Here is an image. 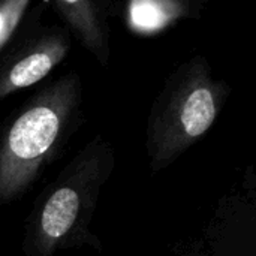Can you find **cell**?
I'll return each mask as SVG.
<instances>
[{
  "label": "cell",
  "mask_w": 256,
  "mask_h": 256,
  "mask_svg": "<svg viewBox=\"0 0 256 256\" xmlns=\"http://www.w3.org/2000/svg\"><path fill=\"white\" fill-rule=\"evenodd\" d=\"M80 78L70 74L44 88L14 122L0 141V201L21 195L58 146L76 111Z\"/></svg>",
  "instance_id": "cell-1"
},
{
  "label": "cell",
  "mask_w": 256,
  "mask_h": 256,
  "mask_svg": "<svg viewBox=\"0 0 256 256\" xmlns=\"http://www.w3.org/2000/svg\"><path fill=\"white\" fill-rule=\"evenodd\" d=\"M224 99V84L213 80L204 58H192L176 70L150 117L152 168H165L196 142L214 123Z\"/></svg>",
  "instance_id": "cell-2"
},
{
  "label": "cell",
  "mask_w": 256,
  "mask_h": 256,
  "mask_svg": "<svg viewBox=\"0 0 256 256\" xmlns=\"http://www.w3.org/2000/svg\"><path fill=\"white\" fill-rule=\"evenodd\" d=\"M100 156L93 147H87L45 198L32 231L34 252L39 256L52 255L64 246L88 218V208L93 207L104 180Z\"/></svg>",
  "instance_id": "cell-3"
},
{
  "label": "cell",
  "mask_w": 256,
  "mask_h": 256,
  "mask_svg": "<svg viewBox=\"0 0 256 256\" xmlns=\"http://www.w3.org/2000/svg\"><path fill=\"white\" fill-rule=\"evenodd\" d=\"M66 34L39 36L0 62V99L44 80L68 54Z\"/></svg>",
  "instance_id": "cell-4"
},
{
  "label": "cell",
  "mask_w": 256,
  "mask_h": 256,
  "mask_svg": "<svg viewBox=\"0 0 256 256\" xmlns=\"http://www.w3.org/2000/svg\"><path fill=\"white\" fill-rule=\"evenodd\" d=\"M60 15L72 26L84 45L96 54V57L105 63L108 57L106 38L104 26L100 22V14L90 2H68L60 0L54 3Z\"/></svg>",
  "instance_id": "cell-5"
},
{
  "label": "cell",
  "mask_w": 256,
  "mask_h": 256,
  "mask_svg": "<svg viewBox=\"0 0 256 256\" xmlns=\"http://www.w3.org/2000/svg\"><path fill=\"white\" fill-rule=\"evenodd\" d=\"M129 26L141 34H153L186 14V4L172 0H136L129 4Z\"/></svg>",
  "instance_id": "cell-6"
},
{
  "label": "cell",
  "mask_w": 256,
  "mask_h": 256,
  "mask_svg": "<svg viewBox=\"0 0 256 256\" xmlns=\"http://www.w3.org/2000/svg\"><path fill=\"white\" fill-rule=\"evenodd\" d=\"M27 6V0H4L0 3V50L18 27Z\"/></svg>",
  "instance_id": "cell-7"
}]
</instances>
